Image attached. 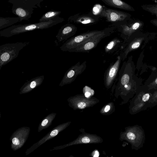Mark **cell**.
<instances>
[{
    "mask_svg": "<svg viewBox=\"0 0 157 157\" xmlns=\"http://www.w3.org/2000/svg\"><path fill=\"white\" fill-rule=\"evenodd\" d=\"M99 17L92 13L81 14L79 13L69 17L68 21L70 22L84 25H92L97 23Z\"/></svg>",
    "mask_w": 157,
    "mask_h": 157,
    "instance_id": "obj_11",
    "label": "cell"
},
{
    "mask_svg": "<svg viewBox=\"0 0 157 157\" xmlns=\"http://www.w3.org/2000/svg\"><path fill=\"white\" fill-rule=\"evenodd\" d=\"M153 92L146 90L142 85L139 87L132 99L130 106L137 104H144L146 105L147 108V103Z\"/></svg>",
    "mask_w": 157,
    "mask_h": 157,
    "instance_id": "obj_12",
    "label": "cell"
},
{
    "mask_svg": "<svg viewBox=\"0 0 157 157\" xmlns=\"http://www.w3.org/2000/svg\"><path fill=\"white\" fill-rule=\"evenodd\" d=\"M150 22L154 25L157 27V19L151 20L150 21Z\"/></svg>",
    "mask_w": 157,
    "mask_h": 157,
    "instance_id": "obj_29",
    "label": "cell"
},
{
    "mask_svg": "<svg viewBox=\"0 0 157 157\" xmlns=\"http://www.w3.org/2000/svg\"><path fill=\"white\" fill-rule=\"evenodd\" d=\"M20 18L17 17H0V29L10 26L14 24L20 22Z\"/></svg>",
    "mask_w": 157,
    "mask_h": 157,
    "instance_id": "obj_18",
    "label": "cell"
},
{
    "mask_svg": "<svg viewBox=\"0 0 157 157\" xmlns=\"http://www.w3.org/2000/svg\"><path fill=\"white\" fill-rule=\"evenodd\" d=\"M30 43L29 42L6 43L0 46V70L4 66L16 58L20 51Z\"/></svg>",
    "mask_w": 157,
    "mask_h": 157,
    "instance_id": "obj_3",
    "label": "cell"
},
{
    "mask_svg": "<svg viewBox=\"0 0 157 157\" xmlns=\"http://www.w3.org/2000/svg\"><path fill=\"white\" fill-rule=\"evenodd\" d=\"M48 122V120L47 119H45L42 122L41 124V126H45L47 124Z\"/></svg>",
    "mask_w": 157,
    "mask_h": 157,
    "instance_id": "obj_30",
    "label": "cell"
},
{
    "mask_svg": "<svg viewBox=\"0 0 157 157\" xmlns=\"http://www.w3.org/2000/svg\"><path fill=\"white\" fill-rule=\"evenodd\" d=\"M143 10L153 15L157 14V4L143 5L141 6Z\"/></svg>",
    "mask_w": 157,
    "mask_h": 157,
    "instance_id": "obj_22",
    "label": "cell"
},
{
    "mask_svg": "<svg viewBox=\"0 0 157 157\" xmlns=\"http://www.w3.org/2000/svg\"><path fill=\"white\" fill-rule=\"evenodd\" d=\"M99 153L97 151H96L95 152V153H94V156L98 157L99 156Z\"/></svg>",
    "mask_w": 157,
    "mask_h": 157,
    "instance_id": "obj_32",
    "label": "cell"
},
{
    "mask_svg": "<svg viewBox=\"0 0 157 157\" xmlns=\"http://www.w3.org/2000/svg\"><path fill=\"white\" fill-rule=\"evenodd\" d=\"M12 142L14 144L17 145L19 144L20 141L18 138L14 137L12 140Z\"/></svg>",
    "mask_w": 157,
    "mask_h": 157,
    "instance_id": "obj_27",
    "label": "cell"
},
{
    "mask_svg": "<svg viewBox=\"0 0 157 157\" xmlns=\"http://www.w3.org/2000/svg\"><path fill=\"white\" fill-rule=\"evenodd\" d=\"M110 109V106L109 105H106L104 109V111L105 112H108Z\"/></svg>",
    "mask_w": 157,
    "mask_h": 157,
    "instance_id": "obj_31",
    "label": "cell"
},
{
    "mask_svg": "<svg viewBox=\"0 0 157 157\" xmlns=\"http://www.w3.org/2000/svg\"><path fill=\"white\" fill-rule=\"evenodd\" d=\"M44 78V75H40L33 78L25 83L21 88V93L30 91L42 83Z\"/></svg>",
    "mask_w": 157,
    "mask_h": 157,
    "instance_id": "obj_15",
    "label": "cell"
},
{
    "mask_svg": "<svg viewBox=\"0 0 157 157\" xmlns=\"http://www.w3.org/2000/svg\"><path fill=\"white\" fill-rule=\"evenodd\" d=\"M147 36L138 31L132 34L124 44L126 43V47L120 55L122 61L124 60L131 52L139 48L142 43L147 40Z\"/></svg>",
    "mask_w": 157,
    "mask_h": 157,
    "instance_id": "obj_7",
    "label": "cell"
},
{
    "mask_svg": "<svg viewBox=\"0 0 157 157\" xmlns=\"http://www.w3.org/2000/svg\"><path fill=\"white\" fill-rule=\"evenodd\" d=\"M86 106V103L84 102H81L79 103L77 105L78 108L82 109L85 108Z\"/></svg>",
    "mask_w": 157,
    "mask_h": 157,
    "instance_id": "obj_24",
    "label": "cell"
},
{
    "mask_svg": "<svg viewBox=\"0 0 157 157\" xmlns=\"http://www.w3.org/2000/svg\"><path fill=\"white\" fill-rule=\"evenodd\" d=\"M64 21L63 18L58 17L48 21L13 25L1 30L0 31V36L8 38L29 31L48 29L61 23Z\"/></svg>",
    "mask_w": 157,
    "mask_h": 157,
    "instance_id": "obj_1",
    "label": "cell"
},
{
    "mask_svg": "<svg viewBox=\"0 0 157 157\" xmlns=\"http://www.w3.org/2000/svg\"><path fill=\"white\" fill-rule=\"evenodd\" d=\"M121 60L120 55L118 56L115 61L110 65L105 71L104 75V81L106 87H110L116 78Z\"/></svg>",
    "mask_w": 157,
    "mask_h": 157,
    "instance_id": "obj_9",
    "label": "cell"
},
{
    "mask_svg": "<svg viewBox=\"0 0 157 157\" xmlns=\"http://www.w3.org/2000/svg\"><path fill=\"white\" fill-rule=\"evenodd\" d=\"M100 17L104 18L106 21L112 24L110 25L116 27L127 22L131 17L129 13L103 6L98 15Z\"/></svg>",
    "mask_w": 157,
    "mask_h": 157,
    "instance_id": "obj_5",
    "label": "cell"
},
{
    "mask_svg": "<svg viewBox=\"0 0 157 157\" xmlns=\"http://www.w3.org/2000/svg\"><path fill=\"white\" fill-rule=\"evenodd\" d=\"M116 28L110 25L103 30L88 31L73 36L68 39L60 47V48L63 52H72L77 47L90 40L104 34H112Z\"/></svg>",
    "mask_w": 157,
    "mask_h": 157,
    "instance_id": "obj_2",
    "label": "cell"
},
{
    "mask_svg": "<svg viewBox=\"0 0 157 157\" xmlns=\"http://www.w3.org/2000/svg\"><path fill=\"white\" fill-rule=\"evenodd\" d=\"M81 141L82 143H88L90 142V139L88 137L86 136L82 138Z\"/></svg>",
    "mask_w": 157,
    "mask_h": 157,
    "instance_id": "obj_25",
    "label": "cell"
},
{
    "mask_svg": "<svg viewBox=\"0 0 157 157\" xmlns=\"http://www.w3.org/2000/svg\"><path fill=\"white\" fill-rule=\"evenodd\" d=\"M112 33L104 34L90 40L77 47L73 51L75 52H87L94 48L102 39L110 36Z\"/></svg>",
    "mask_w": 157,
    "mask_h": 157,
    "instance_id": "obj_13",
    "label": "cell"
},
{
    "mask_svg": "<svg viewBox=\"0 0 157 157\" xmlns=\"http://www.w3.org/2000/svg\"><path fill=\"white\" fill-rule=\"evenodd\" d=\"M109 6L130 11H135L131 6L121 0H101Z\"/></svg>",
    "mask_w": 157,
    "mask_h": 157,
    "instance_id": "obj_16",
    "label": "cell"
},
{
    "mask_svg": "<svg viewBox=\"0 0 157 157\" xmlns=\"http://www.w3.org/2000/svg\"><path fill=\"white\" fill-rule=\"evenodd\" d=\"M79 0V1H81V0Z\"/></svg>",
    "mask_w": 157,
    "mask_h": 157,
    "instance_id": "obj_34",
    "label": "cell"
},
{
    "mask_svg": "<svg viewBox=\"0 0 157 157\" xmlns=\"http://www.w3.org/2000/svg\"><path fill=\"white\" fill-rule=\"evenodd\" d=\"M143 86L146 90L154 92L157 90V71H152Z\"/></svg>",
    "mask_w": 157,
    "mask_h": 157,
    "instance_id": "obj_17",
    "label": "cell"
},
{
    "mask_svg": "<svg viewBox=\"0 0 157 157\" xmlns=\"http://www.w3.org/2000/svg\"><path fill=\"white\" fill-rule=\"evenodd\" d=\"M86 61H84L81 63L79 61L71 67L64 74L59 86H62L73 82L77 76L85 70L86 67Z\"/></svg>",
    "mask_w": 157,
    "mask_h": 157,
    "instance_id": "obj_8",
    "label": "cell"
},
{
    "mask_svg": "<svg viewBox=\"0 0 157 157\" xmlns=\"http://www.w3.org/2000/svg\"><path fill=\"white\" fill-rule=\"evenodd\" d=\"M77 30L75 25L67 23L62 26L59 30L56 38L59 42H61L74 36Z\"/></svg>",
    "mask_w": 157,
    "mask_h": 157,
    "instance_id": "obj_14",
    "label": "cell"
},
{
    "mask_svg": "<svg viewBox=\"0 0 157 157\" xmlns=\"http://www.w3.org/2000/svg\"><path fill=\"white\" fill-rule=\"evenodd\" d=\"M61 12L59 11L52 10L44 13L39 19V22L48 21L56 17L61 13Z\"/></svg>",
    "mask_w": 157,
    "mask_h": 157,
    "instance_id": "obj_20",
    "label": "cell"
},
{
    "mask_svg": "<svg viewBox=\"0 0 157 157\" xmlns=\"http://www.w3.org/2000/svg\"><path fill=\"white\" fill-rule=\"evenodd\" d=\"M120 43V40L117 38H115L110 41L105 47L104 50L106 53L112 52V51L114 50L115 48Z\"/></svg>",
    "mask_w": 157,
    "mask_h": 157,
    "instance_id": "obj_21",
    "label": "cell"
},
{
    "mask_svg": "<svg viewBox=\"0 0 157 157\" xmlns=\"http://www.w3.org/2000/svg\"><path fill=\"white\" fill-rule=\"evenodd\" d=\"M13 13L20 18V22L24 20H27L31 17L29 12L22 7L17 8Z\"/></svg>",
    "mask_w": 157,
    "mask_h": 157,
    "instance_id": "obj_19",
    "label": "cell"
},
{
    "mask_svg": "<svg viewBox=\"0 0 157 157\" xmlns=\"http://www.w3.org/2000/svg\"><path fill=\"white\" fill-rule=\"evenodd\" d=\"M135 65L131 56L124 61L118 72L117 89L120 91L125 86L131 82L136 75L135 74Z\"/></svg>",
    "mask_w": 157,
    "mask_h": 157,
    "instance_id": "obj_4",
    "label": "cell"
},
{
    "mask_svg": "<svg viewBox=\"0 0 157 157\" xmlns=\"http://www.w3.org/2000/svg\"><path fill=\"white\" fill-rule=\"evenodd\" d=\"M153 1H157V0H151Z\"/></svg>",
    "mask_w": 157,
    "mask_h": 157,
    "instance_id": "obj_33",
    "label": "cell"
},
{
    "mask_svg": "<svg viewBox=\"0 0 157 157\" xmlns=\"http://www.w3.org/2000/svg\"><path fill=\"white\" fill-rule=\"evenodd\" d=\"M88 87L87 86H85L84 87L85 89L87 90L86 91H85L84 93L85 96L86 98H89L91 95V93L88 91Z\"/></svg>",
    "mask_w": 157,
    "mask_h": 157,
    "instance_id": "obj_26",
    "label": "cell"
},
{
    "mask_svg": "<svg viewBox=\"0 0 157 157\" xmlns=\"http://www.w3.org/2000/svg\"><path fill=\"white\" fill-rule=\"evenodd\" d=\"M157 105V90L153 92L147 103V108L153 107Z\"/></svg>",
    "mask_w": 157,
    "mask_h": 157,
    "instance_id": "obj_23",
    "label": "cell"
},
{
    "mask_svg": "<svg viewBox=\"0 0 157 157\" xmlns=\"http://www.w3.org/2000/svg\"><path fill=\"white\" fill-rule=\"evenodd\" d=\"M143 25L142 22L138 21L130 24H128L127 22L117 27L118 31L121 33L120 36L124 40V44L132 34L139 31Z\"/></svg>",
    "mask_w": 157,
    "mask_h": 157,
    "instance_id": "obj_10",
    "label": "cell"
},
{
    "mask_svg": "<svg viewBox=\"0 0 157 157\" xmlns=\"http://www.w3.org/2000/svg\"><path fill=\"white\" fill-rule=\"evenodd\" d=\"M124 137L131 144L132 149L136 150L143 147L145 140L144 130L138 125L127 127Z\"/></svg>",
    "mask_w": 157,
    "mask_h": 157,
    "instance_id": "obj_6",
    "label": "cell"
},
{
    "mask_svg": "<svg viewBox=\"0 0 157 157\" xmlns=\"http://www.w3.org/2000/svg\"><path fill=\"white\" fill-rule=\"evenodd\" d=\"M59 132L58 130L55 129L52 131L50 133V136L51 137H54L57 135Z\"/></svg>",
    "mask_w": 157,
    "mask_h": 157,
    "instance_id": "obj_28",
    "label": "cell"
},
{
    "mask_svg": "<svg viewBox=\"0 0 157 157\" xmlns=\"http://www.w3.org/2000/svg\"></svg>",
    "mask_w": 157,
    "mask_h": 157,
    "instance_id": "obj_35",
    "label": "cell"
}]
</instances>
